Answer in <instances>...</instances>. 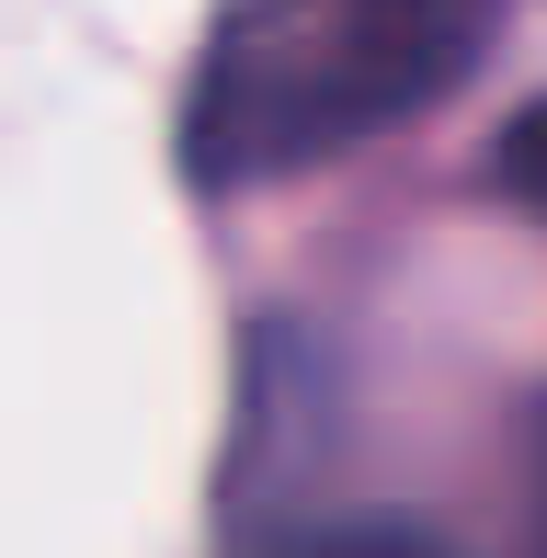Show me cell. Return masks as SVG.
<instances>
[{
  "mask_svg": "<svg viewBox=\"0 0 547 558\" xmlns=\"http://www.w3.org/2000/svg\"><path fill=\"white\" fill-rule=\"evenodd\" d=\"M252 558H457V547L411 513H342V524H296V536H274Z\"/></svg>",
  "mask_w": 547,
  "mask_h": 558,
  "instance_id": "cell-2",
  "label": "cell"
},
{
  "mask_svg": "<svg viewBox=\"0 0 547 558\" xmlns=\"http://www.w3.org/2000/svg\"><path fill=\"white\" fill-rule=\"evenodd\" d=\"M502 23L467 0H252L206 35L183 92V171L194 183H285L308 160L411 125L490 58Z\"/></svg>",
  "mask_w": 547,
  "mask_h": 558,
  "instance_id": "cell-1",
  "label": "cell"
},
{
  "mask_svg": "<svg viewBox=\"0 0 547 558\" xmlns=\"http://www.w3.org/2000/svg\"><path fill=\"white\" fill-rule=\"evenodd\" d=\"M525 558H547V399H536V434H525Z\"/></svg>",
  "mask_w": 547,
  "mask_h": 558,
  "instance_id": "cell-4",
  "label": "cell"
},
{
  "mask_svg": "<svg viewBox=\"0 0 547 558\" xmlns=\"http://www.w3.org/2000/svg\"><path fill=\"white\" fill-rule=\"evenodd\" d=\"M502 183H513V206H536V217H547V104L502 137Z\"/></svg>",
  "mask_w": 547,
  "mask_h": 558,
  "instance_id": "cell-3",
  "label": "cell"
}]
</instances>
